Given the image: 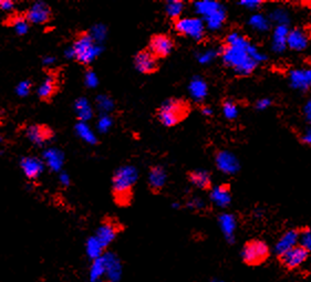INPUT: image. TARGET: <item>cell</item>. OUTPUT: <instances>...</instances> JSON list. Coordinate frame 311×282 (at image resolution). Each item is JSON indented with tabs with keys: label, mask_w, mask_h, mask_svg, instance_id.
Masks as SVG:
<instances>
[{
	"label": "cell",
	"mask_w": 311,
	"mask_h": 282,
	"mask_svg": "<svg viewBox=\"0 0 311 282\" xmlns=\"http://www.w3.org/2000/svg\"><path fill=\"white\" fill-rule=\"evenodd\" d=\"M0 140H2V136H0Z\"/></svg>",
	"instance_id": "32"
},
{
	"label": "cell",
	"mask_w": 311,
	"mask_h": 282,
	"mask_svg": "<svg viewBox=\"0 0 311 282\" xmlns=\"http://www.w3.org/2000/svg\"><path fill=\"white\" fill-rule=\"evenodd\" d=\"M134 66H135V69L139 72H141L142 75L145 76L154 75V73L160 70L158 60L152 56L151 52L146 48L135 54V57H134Z\"/></svg>",
	"instance_id": "7"
},
{
	"label": "cell",
	"mask_w": 311,
	"mask_h": 282,
	"mask_svg": "<svg viewBox=\"0 0 311 282\" xmlns=\"http://www.w3.org/2000/svg\"><path fill=\"white\" fill-rule=\"evenodd\" d=\"M192 104L185 99L172 97L156 109L155 116L166 127H174L184 122L192 113Z\"/></svg>",
	"instance_id": "1"
},
{
	"label": "cell",
	"mask_w": 311,
	"mask_h": 282,
	"mask_svg": "<svg viewBox=\"0 0 311 282\" xmlns=\"http://www.w3.org/2000/svg\"><path fill=\"white\" fill-rule=\"evenodd\" d=\"M97 49L93 37L88 32H80L75 39L71 49L72 57L82 65L90 64L97 56Z\"/></svg>",
	"instance_id": "3"
},
{
	"label": "cell",
	"mask_w": 311,
	"mask_h": 282,
	"mask_svg": "<svg viewBox=\"0 0 311 282\" xmlns=\"http://www.w3.org/2000/svg\"><path fill=\"white\" fill-rule=\"evenodd\" d=\"M103 247L100 244V242L96 240L95 237L90 238L87 242V254L89 256V258L91 259H97L102 256Z\"/></svg>",
	"instance_id": "21"
},
{
	"label": "cell",
	"mask_w": 311,
	"mask_h": 282,
	"mask_svg": "<svg viewBox=\"0 0 311 282\" xmlns=\"http://www.w3.org/2000/svg\"><path fill=\"white\" fill-rule=\"evenodd\" d=\"M295 34V38L294 39H290V41H297L296 44L292 46V48H296V49H300V48H303L306 47V39H300V37L302 36L301 32H298V31H294Z\"/></svg>",
	"instance_id": "28"
},
{
	"label": "cell",
	"mask_w": 311,
	"mask_h": 282,
	"mask_svg": "<svg viewBox=\"0 0 311 282\" xmlns=\"http://www.w3.org/2000/svg\"><path fill=\"white\" fill-rule=\"evenodd\" d=\"M165 182H166V174L163 167L161 166L151 167L150 176H149V185L153 194L160 193L164 185H165Z\"/></svg>",
	"instance_id": "15"
},
{
	"label": "cell",
	"mask_w": 311,
	"mask_h": 282,
	"mask_svg": "<svg viewBox=\"0 0 311 282\" xmlns=\"http://www.w3.org/2000/svg\"><path fill=\"white\" fill-rule=\"evenodd\" d=\"M187 180L192 185L202 189V191H211L213 187L212 174L207 170L195 169L187 171Z\"/></svg>",
	"instance_id": "12"
},
{
	"label": "cell",
	"mask_w": 311,
	"mask_h": 282,
	"mask_svg": "<svg viewBox=\"0 0 311 282\" xmlns=\"http://www.w3.org/2000/svg\"><path fill=\"white\" fill-rule=\"evenodd\" d=\"M118 232H119L118 224H115L112 222V220H110V222L103 223L100 226V228L96 231L95 238L96 240L100 242L101 246L103 248H106L114 240L115 237L118 235Z\"/></svg>",
	"instance_id": "11"
},
{
	"label": "cell",
	"mask_w": 311,
	"mask_h": 282,
	"mask_svg": "<svg viewBox=\"0 0 311 282\" xmlns=\"http://www.w3.org/2000/svg\"><path fill=\"white\" fill-rule=\"evenodd\" d=\"M173 23L180 36L190 37L195 40H202L205 37V26L198 18H180Z\"/></svg>",
	"instance_id": "6"
},
{
	"label": "cell",
	"mask_w": 311,
	"mask_h": 282,
	"mask_svg": "<svg viewBox=\"0 0 311 282\" xmlns=\"http://www.w3.org/2000/svg\"><path fill=\"white\" fill-rule=\"evenodd\" d=\"M8 24L14 27L15 31L19 36L26 34L29 30V22L27 21L26 18H24V16L15 15L14 17L10 18Z\"/></svg>",
	"instance_id": "20"
},
{
	"label": "cell",
	"mask_w": 311,
	"mask_h": 282,
	"mask_svg": "<svg viewBox=\"0 0 311 282\" xmlns=\"http://www.w3.org/2000/svg\"><path fill=\"white\" fill-rule=\"evenodd\" d=\"M223 111H224V114L226 115V118L228 119L236 118L237 113H238V111H237L236 103H234L233 101H225L223 103Z\"/></svg>",
	"instance_id": "24"
},
{
	"label": "cell",
	"mask_w": 311,
	"mask_h": 282,
	"mask_svg": "<svg viewBox=\"0 0 311 282\" xmlns=\"http://www.w3.org/2000/svg\"><path fill=\"white\" fill-rule=\"evenodd\" d=\"M213 199H214L215 203L219 206L225 207L229 204V195L228 192H224L222 191V188H218L216 193L213 195Z\"/></svg>",
	"instance_id": "23"
},
{
	"label": "cell",
	"mask_w": 311,
	"mask_h": 282,
	"mask_svg": "<svg viewBox=\"0 0 311 282\" xmlns=\"http://www.w3.org/2000/svg\"><path fill=\"white\" fill-rule=\"evenodd\" d=\"M137 180L136 170L132 166L119 168L112 180V192L114 199L120 206H127L133 197V187Z\"/></svg>",
	"instance_id": "2"
},
{
	"label": "cell",
	"mask_w": 311,
	"mask_h": 282,
	"mask_svg": "<svg viewBox=\"0 0 311 282\" xmlns=\"http://www.w3.org/2000/svg\"><path fill=\"white\" fill-rule=\"evenodd\" d=\"M29 23L45 24L52 19V11L45 3L37 2L23 15Z\"/></svg>",
	"instance_id": "8"
},
{
	"label": "cell",
	"mask_w": 311,
	"mask_h": 282,
	"mask_svg": "<svg viewBox=\"0 0 311 282\" xmlns=\"http://www.w3.org/2000/svg\"><path fill=\"white\" fill-rule=\"evenodd\" d=\"M241 257L247 265H260L269 257V247L265 241L254 239L245 243L241 251Z\"/></svg>",
	"instance_id": "4"
},
{
	"label": "cell",
	"mask_w": 311,
	"mask_h": 282,
	"mask_svg": "<svg viewBox=\"0 0 311 282\" xmlns=\"http://www.w3.org/2000/svg\"><path fill=\"white\" fill-rule=\"evenodd\" d=\"M175 48V40L166 33H154L150 38L148 50L157 60L167 58Z\"/></svg>",
	"instance_id": "5"
},
{
	"label": "cell",
	"mask_w": 311,
	"mask_h": 282,
	"mask_svg": "<svg viewBox=\"0 0 311 282\" xmlns=\"http://www.w3.org/2000/svg\"><path fill=\"white\" fill-rule=\"evenodd\" d=\"M106 274V268H105V261H103L102 256L93 261L92 266L90 269V281L91 282H100V280L105 277Z\"/></svg>",
	"instance_id": "18"
},
{
	"label": "cell",
	"mask_w": 311,
	"mask_h": 282,
	"mask_svg": "<svg viewBox=\"0 0 311 282\" xmlns=\"http://www.w3.org/2000/svg\"><path fill=\"white\" fill-rule=\"evenodd\" d=\"M213 282H222V281H218V280H214Z\"/></svg>",
	"instance_id": "31"
},
{
	"label": "cell",
	"mask_w": 311,
	"mask_h": 282,
	"mask_svg": "<svg viewBox=\"0 0 311 282\" xmlns=\"http://www.w3.org/2000/svg\"><path fill=\"white\" fill-rule=\"evenodd\" d=\"M283 265L287 269H296L302 266L307 261L309 257V251L301 248L300 246H295L286 253L279 256Z\"/></svg>",
	"instance_id": "9"
},
{
	"label": "cell",
	"mask_w": 311,
	"mask_h": 282,
	"mask_svg": "<svg viewBox=\"0 0 311 282\" xmlns=\"http://www.w3.org/2000/svg\"><path fill=\"white\" fill-rule=\"evenodd\" d=\"M56 155H57V153L54 151H48L45 153V159H46L47 164L53 169H57L60 165V163L58 162L59 158Z\"/></svg>",
	"instance_id": "27"
},
{
	"label": "cell",
	"mask_w": 311,
	"mask_h": 282,
	"mask_svg": "<svg viewBox=\"0 0 311 282\" xmlns=\"http://www.w3.org/2000/svg\"><path fill=\"white\" fill-rule=\"evenodd\" d=\"M59 90L58 79L56 77H47L38 89V96L42 101H50Z\"/></svg>",
	"instance_id": "16"
},
{
	"label": "cell",
	"mask_w": 311,
	"mask_h": 282,
	"mask_svg": "<svg viewBox=\"0 0 311 282\" xmlns=\"http://www.w3.org/2000/svg\"><path fill=\"white\" fill-rule=\"evenodd\" d=\"M298 244V231L289 230L280 238V240L276 244V253L280 256L282 254L294 248Z\"/></svg>",
	"instance_id": "17"
},
{
	"label": "cell",
	"mask_w": 311,
	"mask_h": 282,
	"mask_svg": "<svg viewBox=\"0 0 311 282\" xmlns=\"http://www.w3.org/2000/svg\"><path fill=\"white\" fill-rule=\"evenodd\" d=\"M31 87H32V83L28 81V80H24V81H21L19 84L17 85L16 88V92L17 94L19 96H27L30 91H31Z\"/></svg>",
	"instance_id": "26"
},
{
	"label": "cell",
	"mask_w": 311,
	"mask_h": 282,
	"mask_svg": "<svg viewBox=\"0 0 311 282\" xmlns=\"http://www.w3.org/2000/svg\"><path fill=\"white\" fill-rule=\"evenodd\" d=\"M51 62H53V58H50V57L45 58V60H44V63L45 64H50Z\"/></svg>",
	"instance_id": "30"
},
{
	"label": "cell",
	"mask_w": 311,
	"mask_h": 282,
	"mask_svg": "<svg viewBox=\"0 0 311 282\" xmlns=\"http://www.w3.org/2000/svg\"><path fill=\"white\" fill-rule=\"evenodd\" d=\"M26 135L36 145H44L53 136V131L47 125H31L27 128Z\"/></svg>",
	"instance_id": "10"
},
{
	"label": "cell",
	"mask_w": 311,
	"mask_h": 282,
	"mask_svg": "<svg viewBox=\"0 0 311 282\" xmlns=\"http://www.w3.org/2000/svg\"><path fill=\"white\" fill-rule=\"evenodd\" d=\"M45 168V164L41 159L37 157H24L21 161V169L23 174L29 180L38 179L42 170Z\"/></svg>",
	"instance_id": "14"
},
{
	"label": "cell",
	"mask_w": 311,
	"mask_h": 282,
	"mask_svg": "<svg viewBox=\"0 0 311 282\" xmlns=\"http://www.w3.org/2000/svg\"><path fill=\"white\" fill-rule=\"evenodd\" d=\"M165 7H166L165 11L167 17L174 22L181 18L183 10H184V3L180 2V0H173V2L166 3Z\"/></svg>",
	"instance_id": "19"
},
{
	"label": "cell",
	"mask_w": 311,
	"mask_h": 282,
	"mask_svg": "<svg viewBox=\"0 0 311 282\" xmlns=\"http://www.w3.org/2000/svg\"><path fill=\"white\" fill-rule=\"evenodd\" d=\"M103 261H105L106 274L105 277L111 282H117L120 280L122 275V266L120 260L112 254H108L102 256Z\"/></svg>",
	"instance_id": "13"
},
{
	"label": "cell",
	"mask_w": 311,
	"mask_h": 282,
	"mask_svg": "<svg viewBox=\"0 0 311 282\" xmlns=\"http://www.w3.org/2000/svg\"><path fill=\"white\" fill-rule=\"evenodd\" d=\"M221 222H222V227L225 231V234H226L227 236H231V234H233V231L235 229L234 219L230 216H223Z\"/></svg>",
	"instance_id": "25"
},
{
	"label": "cell",
	"mask_w": 311,
	"mask_h": 282,
	"mask_svg": "<svg viewBox=\"0 0 311 282\" xmlns=\"http://www.w3.org/2000/svg\"><path fill=\"white\" fill-rule=\"evenodd\" d=\"M15 8V3L11 0H0V9L3 11H11Z\"/></svg>",
	"instance_id": "29"
},
{
	"label": "cell",
	"mask_w": 311,
	"mask_h": 282,
	"mask_svg": "<svg viewBox=\"0 0 311 282\" xmlns=\"http://www.w3.org/2000/svg\"><path fill=\"white\" fill-rule=\"evenodd\" d=\"M298 246L310 251L311 249V232L309 227L303 228L300 232L298 231Z\"/></svg>",
	"instance_id": "22"
}]
</instances>
